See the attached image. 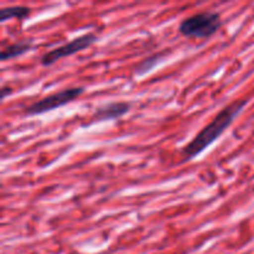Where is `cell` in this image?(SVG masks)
I'll return each mask as SVG.
<instances>
[{
  "label": "cell",
  "mask_w": 254,
  "mask_h": 254,
  "mask_svg": "<svg viewBox=\"0 0 254 254\" xmlns=\"http://www.w3.org/2000/svg\"><path fill=\"white\" fill-rule=\"evenodd\" d=\"M31 47H32L31 41L16 42V44H12L10 45V46L5 47V49L1 51L0 59H1V61H7V60L15 59V57H19L21 56V55L26 54Z\"/></svg>",
  "instance_id": "8992f818"
},
{
  "label": "cell",
  "mask_w": 254,
  "mask_h": 254,
  "mask_svg": "<svg viewBox=\"0 0 254 254\" xmlns=\"http://www.w3.org/2000/svg\"><path fill=\"white\" fill-rule=\"evenodd\" d=\"M83 91L84 89L82 87H73V88H67L52 93L27 107L25 109V113L27 116H39V114L47 113V112L54 111V109L66 106L69 102L74 101L77 97L83 93Z\"/></svg>",
  "instance_id": "3957f363"
},
{
  "label": "cell",
  "mask_w": 254,
  "mask_h": 254,
  "mask_svg": "<svg viewBox=\"0 0 254 254\" xmlns=\"http://www.w3.org/2000/svg\"><path fill=\"white\" fill-rule=\"evenodd\" d=\"M31 12L30 7L27 6H10V7H4L0 11V21L5 22L6 20L10 19H25L27 17Z\"/></svg>",
  "instance_id": "52a82bcc"
},
{
  "label": "cell",
  "mask_w": 254,
  "mask_h": 254,
  "mask_svg": "<svg viewBox=\"0 0 254 254\" xmlns=\"http://www.w3.org/2000/svg\"><path fill=\"white\" fill-rule=\"evenodd\" d=\"M96 41H97V36L94 34H86V35H82V36L79 37H76V39L72 40V41L67 42V44L62 45V46L56 47V49L46 52V54L41 57V64L42 66H50V64H54L55 62L64 59V57L72 56V55L87 49V47L93 45Z\"/></svg>",
  "instance_id": "277c9868"
},
{
  "label": "cell",
  "mask_w": 254,
  "mask_h": 254,
  "mask_svg": "<svg viewBox=\"0 0 254 254\" xmlns=\"http://www.w3.org/2000/svg\"><path fill=\"white\" fill-rule=\"evenodd\" d=\"M247 104L245 99H238V101L232 102L227 107L222 109L217 116L213 118L211 123H208L185 148L183 149V155L185 160H191L198 154L202 153L206 148L215 143L223 133L226 129L233 123L236 117L241 113L243 107Z\"/></svg>",
  "instance_id": "6da1fadb"
},
{
  "label": "cell",
  "mask_w": 254,
  "mask_h": 254,
  "mask_svg": "<svg viewBox=\"0 0 254 254\" xmlns=\"http://www.w3.org/2000/svg\"><path fill=\"white\" fill-rule=\"evenodd\" d=\"M222 26V19L218 12L203 11L186 17L179 26V31L186 37L206 39L212 36Z\"/></svg>",
  "instance_id": "7a4b0ae2"
},
{
  "label": "cell",
  "mask_w": 254,
  "mask_h": 254,
  "mask_svg": "<svg viewBox=\"0 0 254 254\" xmlns=\"http://www.w3.org/2000/svg\"><path fill=\"white\" fill-rule=\"evenodd\" d=\"M130 111V104L128 102H113L106 106H102L94 112L92 117V122H104L114 121L121 117L126 116Z\"/></svg>",
  "instance_id": "5b68a950"
},
{
  "label": "cell",
  "mask_w": 254,
  "mask_h": 254,
  "mask_svg": "<svg viewBox=\"0 0 254 254\" xmlns=\"http://www.w3.org/2000/svg\"><path fill=\"white\" fill-rule=\"evenodd\" d=\"M11 93V88H9V87H2L1 88V98H5V97L7 96V94Z\"/></svg>",
  "instance_id": "9c48e42d"
},
{
  "label": "cell",
  "mask_w": 254,
  "mask_h": 254,
  "mask_svg": "<svg viewBox=\"0 0 254 254\" xmlns=\"http://www.w3.org/2000/svg\"><path fill=\"white\" fill-rule=\"evenodd\" d=\"M160 61V55H153V56L148 57V59L144 60L143 62H141L140 64H139L138 67H136V71L135 73L136 74H144L146 73V72H149L150 69H153L154 67L158 64V62Z\"/></svg>",
  "instance_id": "ba28073f"
}]
</instances>
